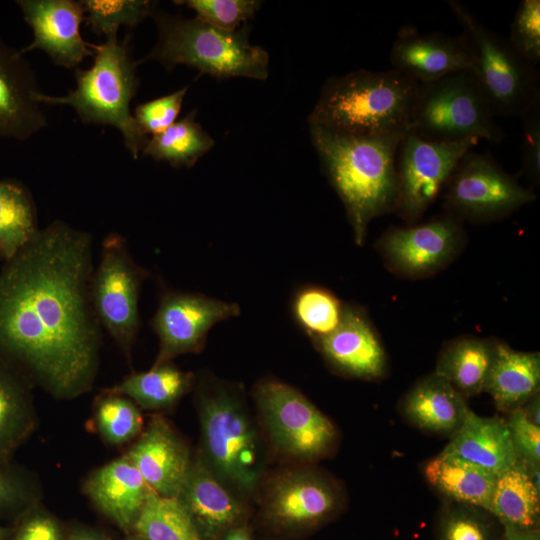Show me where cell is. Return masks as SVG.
<instances>
[{
	"label": "cell",
	"mask_w": 540,
	"mask_h": 540,
	"mask_svg": "<svg viewBox=\"0 0 540 540\" xmlns=\"http://www.w3.org/2000/svg\"><path fill=\"white\" fill-rule=\"evenodd\" d=\"M94 268L92 235L55 220L0 271V359L59 400L89 392L99 371Z\"/></svg>",
	"instance_id": "1"
},
{
	"label": "cell",
	"mask_w": 540,
	"mask_h": 540,
	"mask_svg": "<svg viewBox=\"0 0 540 540\" xmlns=\"http://www.w3.org/2000/svg\"><path fill=\"white\" fill-rule=\"evenodd\" d=\"M309 131L322 169L346 210L354 241L361 246L370 222L393 212L396 157L406 132L357 136L316 126Z\"/></svg>",
	"instance_id": "2"
},
{
	"label": "cell",
	"mask_w": 540,
	"mask_h": 540,
	"mask_svg": "<svg viewBox=\"0 0 540 540\" xmlns=\"http://www.w3.org/2000/svg\"><path fill=\"white\" fill-rule=\"evenodd\" d=\"M418 85L394 69L330 77L309 114V126L357 136L407 132Z\"/></svg>",
	"instance_id": "3"
},
{
	"label": "cell",
	"mask_w": 540,
	"mask_h": 540,
	"mask_svg": "<svg viewBox=\"0 0 540 540\" xmlns=\"http://www.w3.org/2000/svg\"><path fill=\"white\" fill-rule=\"evenodd\" d=\"M196 399L202 445L199 457L234 494L252 493L262 475L263 446L238 390L205 376Z\"/></svg>",
	"instance_id": "4"
},
{
	"label": "cell",
	"mask_w": 540,
	"mask_h": 540,
	"mask_svg": "<svg viewBox=\"0 0 540 540\" xmlns=\"http://www.w3.org/2000/svg\"><path fill=\"white\" fill-rule=\"evenodd\" d=\"M130 51V36L119 41L107 37L94 44V63L88 69H75L76 87L63 96L39 95L41 104L71 106L83 124L116 128L134 159L142 155L146 135L130 111V102L139 87L137 66Z\"/></svg>",
	"instance_id": "5"
},
{
	"label": "cell",
	"mask_w": 540,
	"mask_h": 540,
	"mask_svg": "<svg viewBox=\"0 0 540 540\" xmlns=\"http://www.w3.org/2000/svg\"><path fill=\"white\" fill-rule=\"evenodd\" d=\"M151 18L156 24L157 42L143 61H157L167 70L187 65L219 79H267L269 55L250 43L248 26L228 32L197 17L158 10Z\"/></svg>",
	"instance_id": "6"
},
{
	"label": "cell",
	"mask_w": 540,
	"mask_h": 540,
	"mask_svg": "<svg viewBox=\"0 0 540 540\" xmlns=\"http://www.w3.org/2000/svg\"><path fill=\"white\" fill-rule=\"evenodd\" d=\"M492 107L473 70L418 85L409 130L434 142L503 139Z\"/></svg>",
	"instance_id": "7"
},
{
	"label": "cell",
	"mask_w": 540,
	"mask_h": 540,
	"mask_svg": "<svg viewBox=\"0 0 540 540\" xmlns=\"http://www.w3.org/2000/svg\"><path fill=\"white\" fill-rule=\"evenodd\" d=\"M473 56L475 73L495 116L520 118L540 102L536 67L504 36L486 27L463 3L448 0Z\"/></svg>",
	"instance_id": "8"
},
{
	"label": "cell",
	"mask_w": 540,
	"mask_h": 540,
	"mask_svg": "<svg viewBox=\"0 0 540 540\" xmlns=\"http://www.w3.org/2000/svg\"><path fill=\"white\" fill-rule=\"evenodd\" d=\"M148 277V270L130 253L126 238L116 232L107 234L92 274L90 297L102 329L129 362L141 326V288Z\"/></svg>",
	"instance_id": "9"
},
{
	"label": "cell",
	"mask_w": 540,
	"mask_h": 540,
	"mask_svg": "<svg viewBox=\"0 0 540 540\" xmlns=\"http://www.w3.org/2000/svg\"><path fill=\"white\" fill-rule=\"evenodd\" d=\"M254 399L276 451L311 462L328 455L337 439L331 420L293 386L272 378L259 381Z\"/></svg>",
	"instance_id": "10"
},
{
	"label": "cell",
	"mask_w": 540,
	"mask_h": 540,
	"mask_svg": "<svg viewBox=\"0 0 540 540\" xmlns=\"http://www.w3.org/2000/svg\"><path fill=\"white\" fill-rule=\"evenodd\" d=\"M535 198L490 155L471 150L459 160L444 188L447 213L474 223L504 218Z\"/></svg>",
	"instance_id": "11"
},
{
	"label": "cell",
	"mask_w": 540,
	"mask_h": 540,
	"mask_svg": "<svg viewBox=\"0 0 540 540\" xmlns=\"http://www.w3.org/2000/svg\"><path fill=\"white\" fill-rule=\"evenodd\" d=\"M477 142H434L407 131L397 151L393 213L408 225L416 224L444 190L459 160Z\"/></svg>",
	"instance_id": "12"
},
{
	"label": "cell",
	"mask_w": 540,
	"mask_h": 540,
	"mask_svg": "<svg viewBox=\"0 0 540 540\" xmlns=\"http://www.w3.org/2000/svg\"><path fill=\"white\" fill-rule=\"evenodd\" d=\"M340 503L336 488L325 476L310 469H294L269 482L261 514L275 532L302 534L331 520Z\"/></svg>",
	"instance_id": "13"
},
{
	"label": "cell",
	"mask_w": 540,
	"mask_h": 540,
	"mask_svg": "<svg viewBox=\"0 0 540 540\" xmlns=\"http://www.w3.org/2000/svg\"><path fill=\"white\" fill-rule=\"evenodd\" d=\"M240 312L235 302L200 293L164 291L151 320L159 339L153 366L172 362L182 354L200 352L210 329L218 322L239 316Z\"/></svg>",
	"instance_id": "14"
},
{
	"label": "cell",
	"mask_w": 540,
	"mask_h": 540,
	"mask_svg": "<svg viewBox=\"0 0 540 540\" xmlns=\"http://www.w3.org/2000/svg\"><path fill=\"white\" fill-rule=\"evenodd\" d=\"M463 239L462 221L446 213L425 223L388 230L378 248L394 272L417 278L448 264Z\"/></svg>",
	"instance_id": "15"
},
{
	"label": "cell",
	"mask_w": 540,
	"mask_h": 540,
	"mask_svg": "<svg viewBox=\"0 0 540 540\" xmlns=\"http://www.w3.org/2000/svg\"><path fill=\"white\" fill-rule=\"evenodd\" d=\"M25 22L33 32L32 42L23 54L42 50L57 66L71 69L88 56H94V44L86 42L80 33L84 9L75 0H18Z\"/></svg>",
	"instance_id": "16"
},
{
	"label": "cell",
	"mask_w": 540,
	"mask_h": 540,
	"mask_svg": "<svg viewBox=\"0 0 540 540\" xmlns=\"http://www.w3.org/2000/svg\"><path fill=\"white\" fill-rule=\"evenodd\" d=\"M390 63L392 69L423 84L452 73L472 70L473 56L463 34H421L406 26L399 30L392 44Z\"/></svg>",
	"instance_id": "17"
},
{
	"label": "cell",
	"mask_w": 540,
	"mask_h": 540,
	"mask_svg": "<svg viewBox=\"0 0 540 540\" xmlns=\"http://www.w3.org/2000/svg\"><path fill=\"white\" fill-rule=\"evenodd\" d=\"M36 73L0 36V138L25 141L47 126Z\"/></svg>",
	"instance_id": "18"
},
{
	"label": "cell",
	"mask_w": 540,
	"mask_h": 540,
	"mask_svg": "<svg viewBox=\"0 0 540 540\" xmlns=\"http://www.w3.org/2000/svg\"><path fill=\"white\" fill-rule=\"evenodd\" d=\"M314 343L327 363L345 376L373 380L385 373L384 347L366 313L358 306L345 304L339 326Z\"/></svg>",
	"instance_id": "19"
},
{
	"label": "cell",
	"mask_w": 540,
	"mask_h": 540,
	"mask_svg": "<svg viewBox=\"0 0 540 540\" xmlns=\"http://www.w3.org/2000/svg\"><path fill=\"white\" fill-rule=\"evenodd\" d=\"M126 455L148 487L164 497H176L193 460L184 441L162 417L151 419Z\"/></svg>",
	"instance_id": "20"
},
{
	"label": "cell",
	"mask_w": 540,
	"mask_h": 540,
	"mask_svg": "<svg viewBox=\"0 0 540 540\" xmlns=\"http://www.w3.org/2000/svg\"><path fill=\"white\" fill-rule=\"evenodd\" d=\"M203 540H219L230 529L246 523L247 510L198 456L193 460L176 496Z\"/></svg>",
	"instance_id": "21"
},
{
	"label": "cell",
	"mask_w": 540,
	"mask_h": 540,
	"mask_svg": "<svg viewBox=\"0 0 540 540\" xmlns=\"http://www.w3.org/2000/svg\"><path fill=\"white\" fill-rule=\"evenodd\" d=\"M150 491L126 454L96 469L84 483L94 506L124 531L133 530Z\"/></svg>",
	"instance_id": "22"
},
{
	"label": "cell",
	"mask_w": 540,
	"mask_h": 540,
	"mask_svg": "<svg viewBox=\"0 0 540 540\" xmlns=\"http://www.w3.org/2000/svg\"><path fill=\"white\" fill-rule=\"evenodd\" d=\"M469 410L466 398L434 372L415 383L401 401L407 421L423 431L449 437L460 429Z\"/></svg>",
	"instance_id": "23"
},
{
	"label": "cell",
	"mask_w": 540,
	"mask_h": 540,
	"mask_svg": "<svg viewBox=\"0 0 540 540\" xmlns=\"http://www.w3.org/2000/svg\"><path fill=\"white\" fill-rule=\"evenodd\" d=\"M440 453L459 457L496 475L518 461L506 421L479 416L471 409Z\"/></svg>",
	"instance_id": "24"
},
{
	"label": "cell",
	"mask_w": 540,
	"mask_h": 540,
	"mask_svg": "<svg viewBox=\"0 0 540 540\" xmlns=\"http://www.w3.org/2000/svg\"><path fill=\"white\" fill-rule=\"evenodd\" d=\"M540 354L512 349L497 342L485 391L497 408L511 412L539 393Z\"/></svg>",
	"instance_id": "25"
},
{
	"label": "cell",
	"mask_w": 540,
	"mask_h": 540,
	"mask_svg": "<svg viewBox=\"0 0 540 540\" xmlns=\"http://www.w3.org/2000/svg\"><path fill=\"white\" fill-rule=\"evenodd\" d=\"M34 386L15 368L0 359V460L12 461L14 453L35 432L38 419L33 402Z\"/></svg>",
	"instance_id": "26"
},
{
	"label": "cell",
	"mask_w": 540,
	"mask_h": 540,
	"mask_svg": "<svg viewBox=\"0 0 540 540\" xmlns=\"http://www.w3.org/2000/svg\"><path fill=\"white\" fill-rule=\"evenodd\" d=\"M428 483L448 501L490 512L496 474L453 455L439 453L424 467Z\"/></svg>",
	"instance_id": "27"
},
{
	"label": "cell",
	"mask_w": 540,
	"mask_h": 540,
	"mask_svg": "<svg viewBox=\"0 0 540 540\" xmlns=\"http://www.w3.org/2000/svg\"><path fill=\"white\" fill-rule=\"evenodd\" d=\"M497 342L462 337L440 353L434 373L447 380L465 398L485 391Z\"/></svg>",
	"instance_id": "28"
},
{
	"label": "cell",
	"mask_w": 540,
	"mask_h": 540,
	"mask_svg": "<svg viewBox=\"0 0 540 540\" xmlns=\"http://www.w3.org/2000/svg\"><path fill=\"white\" fill-rule=\"evenodd\" d=\"M194 385L193 373L168 362L131 373L106 390L129 398L141 409L163 410L174 406Z\"/></svg>",
	"instance_id": "29"
},
{
	"label": "cell",
	"mask_w": 540,
	"mask_h": 540,
	"mask_svg": "<svg viewBox=\"0 0 540 540\" xmlns=\"http://www.w3.org/2000/svg\"><path fill=\"white\" fill-rule=\"evenodd\" d=\"M490 513L501 525L540 530V491L520 461L497 476Z\"/></svg>",
	"instance_id": "30"
},
{
	"label": "cell",
	"mask_w": 540,
	"mask_h": 540,
	"mask_svg": "<svg viewBox=\"0 0 540 540\" xmlns=\"http://www.w3.org/2000/svg\"><path fill=\"white\" fill-rule=\"evenodd\" d=\"M195 118L196 110H193L165 131L151 136L142 155L172 167H193L215 144Z\"/></svg>",
	"instance_id": "31"
},
{
	"label": "cell",
	"mask_w": 540,
	"mask_h": 540,
	"mask_svg": "<svg viewBox=\"0 0 540 540\" xmlns=\"http://www.w3.org/2000/svg\"><path fill=\"white\" fill-rule=\"evenodd\" d=\"M39 231L29 191L14 180L0 181V255L11 259Z\"/></svg>",
	"instance_id": "32"
},
{
	"label": "cell",
	"mask_w": 540,
	"mask_h": 540,
	"mask_svg": "<svg viewBox=\"0 0 540 540\" xmlns=\"http://www.w3.org/2000/svg\"><path fill=\"white\" fill-rule=\"evenodd\" d=\"M132 531L147 540H203L176 497L160 496L152 490Z\"/></svg>",
	"instance_id": "33"
},
{
	"label": "cell",
	"mask_w": 540,
	"mask_h": 540,
	"mask_svg": "<svg viewBox=\"0 0 540 540\" xmlns=\"http://www.w3.org/2000/svg\"><path fill=\"white\" fill-rule=\"evenodd\" d=\"M290 308L296 325L314 342L339 326L345 304L330 290L307 285L294 293Z\"/></svg>",
	"instance_id": "34"
},
{
	"label": "cell",
	"mask_w": 540,
	"mask_h": 540,
	"mask_svg": "<svg viewBox=\"0 0 540 540\" xmlns=\"http://www.w3.org/2000/svg\"><path fill=\"white\" fill-rule=\"evenodd\" d=\"M503 527L487 510L445 500L433 540H501Z\"/></svg>",
	"instance_id": "35"
},
{
	"label": "cell",
	"mask_w": 540,
	"mask_h": 540,
	"mask_svg": "<svg viewBox=\"0 0 540 540\" xmlns=\"http://www.w3.org/2000/svg\"><path fill=\"white\" fill-rule=\"evenodd\" d=\"M95 419L101 437L111 445H121L139 436L143 418L129 398L107 391L98 396Z\"/></svg>",
	"instance_id": "36"
},
{
	"label": "cell",
	"mask_w": 540,
	"mask_h": 540,
	"mask_svg": "<svg viewBox=\"0 0 540 540\" xmlns=\"http://www.w3.org/2000/svg\"><path fill=\"white\" fill-rule=\"evenodd\" d=\"M90 29L107 37L118 36L120 26L134 28L151 17L157 2L149 0H81Z\"/></svg>",
	"instance_id": "37"
},
{
	"label": "cell",
	"mask_w": 540,
	"mask_h": 540,
	"mask_svg": "<svg viewBox=\"0 0 540 540\" xmlns=\"http://www.w3.org/2000/svg\"><path fill=\"white\" fill-rule=\"evenodd\" d=\"M174 3L187 6L196 13L195 17L228 32L246 25L262 4L258 0H183Z\"/></svg>",
	"instance_id": "38"
},
{
	"label": "cell",
	"mask_w": 540,
	"mask_h": 540,
	"mask_svg": "<svg viewBox=\"0 0 540 540\" xmlns=\"http://www.w3.org/2000/svg\"><path fill=\"white\" fill-rule=\"evenodd\" d=\"M36 482L12 461L0 460V515L27 513L38 501Z\"/></svg>",
	"instance_id": "39"
},
{
	"label": "cell",
	"mask_w": 540,
	"mask_h": 540,
	"mask_svg": "<svg viewBox=\"0 0 540 540\" xmlns=\"http://www.w3.org/2000/svg\"><path fill=\"white\" fill-rule=\"evenodd\" d=\"M514 50L536 67L540 61V1L519 3L507 38Z\"/></svg>",
	"instance_id": "40"
},
{
	"label": "cell",
	"mask_w": 540,
	"mask_h": 540,
	"mask_svg": "<svg viewBox=\"0 0 540 540\" xmlns=\"http://www.w3.org/2000/svg\"><path fill=\"white\" fill-rule=\"evenodd\" d=\"M189 85L170 94L137 105L134 118L146 134H159L176 122Z\"/></svg>",
	"instance_id": "41"
},
{
	"label": "cell",
	"mask_w": 540,
	"mask_h": 540,
	"mask_svg": "<svg viewBox=\"0 0 540 540\" xmlns=\"http://www.w3.org/2000/svg\"><path fill=\"white\" fill-rule=\"evenodd\" d=\"M506 421L518 461L540 465V426L530 421L521 407Z\"/></svg>",
	"instance_id": "42"
},
{
	"label": "cell",
	"mask_w": 540,
	"mask_h": 540,
	"mask_svg": "<svg viewBox=\"0 0 540 540\" xmlns=\"http://www.w3.org/2000/svg\"><path fill=\"white\" fill-rule=\"evenodd\" d=\"M522 171L534 184L540 180V102L534 104L521 117Z\"/></svg>",
	"instance_id": "43"
},
{
	"label": "cell",
	"mask_w": 540,
	"mask_h": 540,
	"mask_svg": "<svg viewBox=\"0 0 540 540\" xmlns=\"http://www.w3.org/2000/svg\"><path fill=\"white\" fill-rule=\"evenodd\" d=\"M12 540H63V535L57 521L35 506L24 514Z\"/></svg>",
	"instance_id": "44"
},
{
	"label": "cell",
	"mask_w": 540,
	"mask_h": 540,
	"mask_svg": "<svg viewBox=\"0 0 540 540\" xmlns=\"http://www.w3.org/2000/svg\"><path fill=\"white\" fill-rule=\"evenodd\" d=\"M501 540H540V530H521L508 525H502Z\"/></svg>",
	"instance_id": "45"
},
{
	"label": "cell",
	"mask_w": 540,
	"mask_h": 540,
	"mask_svg": "<svg viewBox=\"0 0 540 540\" xmlns=\"http://www.w3.org/2000/svg\"><path fill=\"white\" fill-rule=\"evenodd\" d=\"M68 540H110L97 530L87 527H75L68 536Z\"/></svg>",
	"instance_id": "46"
},
{
	"label": "cell",
	"mask_w": 540,
	"mask_h": 540,
	"mask_svg": "<svg viewBox=\"0 0 540 540\" xmlns=\"http://www.w3.org/2000/svg\"><path fill=\"white\" fill-rule=\"evenodd\" d=\"M524 414L527 418L540 426V398L539 393L527 400L522 406Z\"/></svg>",
	"instance_id": "47"
},
{
	"label": "cell",
	"mask_w": 540,
	"mask_h": 540,
	"mask_svg": "<svg viewBox=\"0 0 540 540\" xmlns=\"http://www.w3.org/2000/svg\"><path fill=\"white\" fill-rule=\"evenodd\" d=\"M219 540H253L252 531L246 522L230 529Z\"/></svg>",
	"instance_id": "48"
},
{
	"label": "cell",
	"mask_w": 540,
	"mask_h": 540,
	"mask_svg": "<svg viewBox=\"0 0 540 540\" xmlns=\"http://www.w3.org/2000/svg\"><path fill=\"white\" fill-rule=\"evenodd\" d=\"M9 536V530L0 525V540H7Z\"/></svg>",
	"instance_id": "49"
},
{
	"label": "cell",
	"mask_w": 540,
	"mask_h": 540,
	"mask_svg": "<svg viewBox=\"0 0 540 540\" xmlns=\"http://www.w3.org/2000/svg\"><path fill=\"white\" fill-rule=\"evenodd\" d=\"M128 540H147L145 539L144 537L136 534V533H133Z\"/></svg>",
	"instance_id": "50"
}]
</instances>
